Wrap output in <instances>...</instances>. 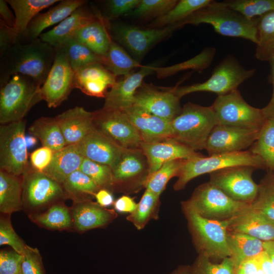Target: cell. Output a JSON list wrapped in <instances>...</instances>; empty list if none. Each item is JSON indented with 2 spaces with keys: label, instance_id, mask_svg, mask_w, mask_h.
<instances>
[{
  "label": "cell",
  "instance_id": "obj_10",
  "mask_svg": "<svg viewBox=\"0 0 274 274\" xmlns=\"http://www.w3.org/2000/svg\"><path fill=\"white\" fill-rule=\"evenodd\" d=\"M24 120L0 126L1 170L19 176L28 166Z\"/></svg>",
  "mask_w": 274,
  "mask_h": 274
},
{
  "label": "cell",
  "instance_id": "obj_22",
  "mask_svg": "<svg viewBox=\"0 0 274 274\" xmlns=\"http://www.w3.org/2000/svg\"><path fill=\"white\" fill-rule=\"evenodd\" d=\"M116 77L102 64L93 63L75 72V88L85 94L97 97H106L108 89L116 82Z\"/></svg>",
  "mask_w": 274,
  "mask_h": 274
},
{
  "label": "cell",
  "instance_id": "obj_45",
  "mask_svg": "<svg viewBox=\"0 0 274 274\" xmlns=\"http://www.w3.org/2000/svg\"><path fill=\"white\" fill-rule=\"evenodd\" d=\"M159 196L146 189L135 211L126 219L139 230L144 228L150 219L153 218L159 203Z\"/></svg>",
  "mask_w": 274,
  "mask_h": 274
},
{
  "label": "cell",
  "instance_id": "obj_8",
  "mask_svg": "<svg viewBox=\"0 0 274 274\" xmlns=\"http://www.w3.org/2000/svg\"><path fill=\"white\" fill-rule=\"evenodd\" d=\"M211 106L218 124L260 130L266 120L262 109L248 104L238 89L218 95Z\"/></svg>",
  "mask_w": 274,
  "mask_h": 274
},
{
  "label": "cell",
  "instance_id": "obj_31",
  "mask_svg": "<svg viewBox=\"0 0 274 274\" xmlns=\"http://www.w3.org/2000/svg\"><path fill=\"white\" fill-rule=\"evenodd\" d=\"M58 0H7L13 10L15 22L13 30L20 40L25 39L27 27L32 19L40 12Z\"/></svg>",
  "mask_w": 274,
  "mask_h": 274
},
{
  "label": "cell",
  "instance_id": "obj_27",
  "mask_svg": "<svg viewBox=\"0 0 274 274\" xmlns=\"http://www.w3.org/2000/svg\"><path fill=\"white\" fill-rule=\"evenodd\" d=\"M71 213L74 227L79 232L106 226L117 216L114 210L90 200L76 202Z\"/></svg>",
  "mask_w": 274,
  "mask_h": 274
},
{
  "label": "cell",
  "instance_id": "obj_53",
  "mask_svg": "<svg viewBox=\"0 0 274 274\" xmlns=\"http://www.w3.org/2000/svg\"><path fill=\"white\" fill-rule=\"evenodd\" d=\"M141 0H110L106 2V9L109 19L116 18L133 11Z\"/></svg>",
  "mask_w": 274,
  "mask_h": 274
},
{
  "label": "cell",
  "instance_id": "obj_57",
  "mask_svg": "<svg viewBox=\"0 0 274 274\" xmlns=\"http://www.w3.org/2000/svg\"><path fill=\"white\" fill-rule=\"evenodd\" d=\"M9 6L7 0H0V21L13 28L15 16Z\"/></svg>",
  "mask_w": 274,
  "mask_h": 274
},
{
  "label": "cell",
  "instance_id": "obj_54",
  "mask_svg": "<svg viewBox=\"0 0 274 274\" xmlns=\"http://www.w3.org/2000/svg\"><path fill=\"white\" fill-rule=\"evenodd\" d=\"M53 153L51 149L44 146L35 150L30 156L31 166L38 171L43 172L50 164Z\"/></svg>",
  "mask_w": 274,
  "mask_h": 274
},
{
  "label": "cell",
  "instance_id": "obj_60",
  "mask_svg": "<svg viewBox=\"0 0 274 274\" xmlns=\"http://www.w3.org/2000/svg\"><path fill=\"white\" fill-rule=\"evenodd\" d=\"M236 274H257V264L256 257L246 260L240 264Z\"/></svg>",
  "mask_w": 274,
  "mask_h": 274
},
{
  "label": "cell",
  "instance_id": "obj_59",
  "mask_svg": "<svg viewBox=\"0 0 274 274\" xmlns=\"http://www.w3.org/2000/svg\"><path fill=\"white\" fill-rule=\"evenodd\" d=\"M94 197L97 203L104 208L110 207L114 204V196L110 191L105 189H99Z\"/></svg>",
  "mask_w": 274,
  "mask_h": 274
},
{
  "label": "cell",
  "instance_id": "obj_48",
  "mask_svg": "<svg viewBox=\"0 0 274 274\" xmlns=\"http://www.w3.org/2000/svg\"><path fill=\"white\" fill-rule=\"evenodd\" d=\"M236 269L230 257L220 263H214L207 256L200 255L190 274H236Z\"/></svg>",
  "mask_w": 274,
  "mask_h": 274
},
{
  "label": "cell",
  "instance_id": "obj_37",
  "mask_svg": "<svg viewBox=\"0 0 274 274\" xmlns=\"http://www.w3.org/2000/svg\"><path fill=\"white\" fill-rule=\"evenodd\" d=\"M216 52V50L214 47H206L199 54L188 60L166 67L155 66L154 70L157 77L160 79L170 77L188 70L202 72L211 64Z\"/></svg>",
  "mask_w": 274,
  "mask_h": 274
},
{
  "label": "cell",
  "instance_id": "obj_13",
  "mask_svg": "<svg viewBox=\"0 0 274 274\" xmlns=\"http://www.w3.org/2000/svg\"><path fill=\"white\" fill-rule=\"evenodd\" d=\"M93 127L125 149L140 148L142 140L126 113L101 109L93 112Z\"/></svg>",
  "mask_w": 274,
  "mask_h": 274
},
{
  "label": "cell",
  "instance_id": "obj_29",
  "mask_svg": "<svg viewBox=\"0 0 274 274\" xmlns=\"http://www.w3.org/2000/svg\"><path fill=\"white\" fill-rule=\"evenodd\" d=\"M85 5L78 8L51 30L42 33L39 38L55 48L73 39L79 28L95 16L96 13H90Z\"/></svg>",
  "mask_w": 274,
  "mask_h": 274
},
{
  "label": "cell",
  "instance_id": "obj_28",
  "mask_svg": "<svg viewBox=\"0 0 274 274\" xmlns=\"http://www.w3.org/2000/svg\"><path fill=\"white\" fill-rule=\"evenodd\" d=\"M84 0H62L47 11L40 13L29 23L25 39L28 41L39 38L47 28L59 24L79 7L85 5Z\"/></svg>",
  "mask_w": 274,
  "mask_h": 274
},
{
  "label": "cell",
  "instance_id": "obj_3",
  "mask_svg": "<svg viewBox=\"0 0 274 274\" xmlns=\"http://www.w3.org/2000/svg\"><path fill=\"white\" fill-rule=\"evenodd\" d=\"M218 119L212 106L188 102L171 121V138L196 151L205 149L208 138Z\"/></svg>",
  "mask_w": 274,
  "mask_h": 274
},
{
  "label": "cell",
  "instance_id": "obj_44",
  "mask_svg": "<svg viewBox=\"0 0 274 274\" xmlns=\"http://www.w3.org/2000/svg\"><path fill=\"white\" fill-rule=\"evenodd\" d=\"M184 160L176 159L163 164L159 169L148 176L144 187L160 196L170 179L179 176Z\"/></svg>",
  "mask_w": 274,
  "mask_h": 274
},
{
  "label": "cell",
  "instance_id": "obj_16",
  "mask_svg": "<svg viewBox=\"0 0 274 274\" xmlns=\"http://www.w3.org/2000/svg\"><path fill=\"white\" fill-rule=\"evenodd\" d=\"M22 175V202L28 208L42 207L64 195L61 185L43 172L28 165Z\"/></svg>",
  "mask_w": 274,
  "mask_h": 274
},
{
  "label": "cell",
  "instance_id": "obj_21",
  "mask_svg": "<svg viewBox=\"0 0 274 274\" xmlns=\"http://www.w3.org/2000/svg\"><path fill=\"white\" fill-rule=\"evenodd\" d=\"M123 111L135 127L143 142L150 143L171 138V121L135 105Z\"/></svg>",
  "mask_w": 274,
  "mask_h": 274
},
{
  "label": "cell",
  "instance_id": "obj_25",
  "mask_svg": "<svg viewBox=\"0 0 274 274\" xmlns=\"http://www.w3.org/2000/svg\"><path fill=\"white\" fill-rule=\"evenodd\" d=\"M228 231L246 234L263 242L274 240V223L251 206L229 220Z\"/></svg>",
  "mask_w": 274,
  "mask_h": 274
},
{
  "label": "cell",
  "instance_id": "obj_20",
  "mask_svg": "<svg viewBox=\"0 0 274 274\" xmlns=\"http://www.w3.org/2000/svg\"><path fill=\"white\" fill-rule=\"evenodd\" d=\"M75 145L84 158L108 165L112 168L126 149L94 128Z\"/></svg>",
  "mask_w": 274,
  "mask_h": 274
},
{
  "label": "cell",
  "instance_id": "obj_63",
  "mask_svg": "<svg viewBox=\"0 0 274 274\" xmlns=\"http://www.w3.org/2000/svg\"><path fill=\"white\" fill-rule=\"evenodd\" d=\"M173 274H190V270L187 268H182L178 270Z\"/></svg>",
  "mask_w": 274,
  "mask_h": 274
},
{
  "label": "cell",
  "instance_id": "obj_42",
  "mask_svg": "<svg viewBox=\"0 0 274 274\" xmlns=\"http://www.w3.org/2000/svg\"><path fill=\"white\" fill-rule=\"evenodd\" d=\"M212 0H180L169 11L156 18L152 23L154 27L178 23L209 5Z\"/></svg>",
  "mask_w": 274,
  "mask_h": 274
},
{
  "label": "cell",
  "instance_id": "obj_36",
  "mask_svg": "<svg viewBox=\"0 0 274 274\" xmlns=\"http://www.w3.org/2000/svg\"><path fill=\"white\" fill-rule=\"evenodd\" d=\"M249 150L259 156L268 172L274 174V118H266L257 139Z\"/></svg>",
  "mask_w": 274,
  "mask_h": 274
},
{
  "label": "cell",
  "instance_id": "obj_56",
  "mask_svg": "<svg viewBox=\"0 0 274 274\" xmlns=\"http://www.w3.org/2000/svg\"><path fill=\"white\" fill-rule=\"evenodd\" d=\"M137 204L133 198L127 195H123L114 201L113 205L114 210L117 212L131 214L135 211Z\"/></svg>",
  "mask_w": 274,
  "mask_h": 274
},
{
  "label": "cell",
  "instance_id": "obj_9",
  "mask_svg": "<svg viewBox=\"0 0 274 274\" xmlns=\"http://www.w3.org/2000/svg\"><path fill=\"white\" fill-rule=\"evenodd\" d=\"M187 201L202 217L213 220H229L251 204L231 198L210 182L198 186Z\"/></svg>",
  "mask_w": 274,
  "mask_h": 274
},
{
  "label": "cell",
  "instance_id": "obj_4",
  "mask_svg": "<svg viewBox=\"0 0 274 274\" xmlns=\"http://www.w3.org/2000/svg\"><path fill=\"white\" fill-rule=\"evenodd\" d=\"M41 86L31 78L16 74L1 86L0 123L23 120L37 104L43 100Z\"/></svg>",
  "mask_w": 274,
  "mask_h": 274
},
{
  "label": "cell",
  "instance_id": "obj_1",
  "mask_svg": "<svg viewBox=\"0 0 274 274\" xmlns=\"http://www.w3.org/2000/svg\"><path fill=\"white\" fill-rule=\"evenodd\" d=\"M56 50L40 38L18 43L0 55L1 86L14 75L31 78L42 86L53 64Z\"/></svg>",
  "mask_w": 274,
  "mask_h": 274
},
{
  "label": "cell",
  "instance_id": "obj_38",
  "mask_svg": "<svg viewBox=\"0 0 274 274\" xmlns=\"http://www.w3.org/2000/svg\"><path fill=\"white\" fill-rule=\"evenodd\" d=\"M30 218L38 225L50 230L67 229L73 224L72 213L60 203L54 204L46 211L32 215Z\"/></svg>",
  "mask_w": 274,
  "mask_h": 274
},
{
  "label": "cell",
  "instance_id": "obj_61",
  "mask_svg": "<svg viewBox=\"0 0 274 274\" xmlns=\"http://www.w3.org/2000/svg\"><path fill=\"white\" fill-rule=\"evenodd\" d=\"M264 250L269 255L274 269V240L263 243Z\"/></svg>",
  "mask_w": 274,
  "mask_h": 274
},
{
  "label": "cell",
  "instance_id": "obj_12",
  "mask_svg": "<svg viewBox=\"0 0 274 274\" xmlns=\"http://www.w3.org/2000/svg\"><path fill=\"white\" fill-rule=\"evenodd\" d=\"M114 189L125 193L136 192L145 187L149 175V165L140 148L125 149L112 168Z\"/></svg>",
  "mask_w": 274,
  "mask_h": 274
},
{
  "label": "cell",
  "instance_id": "obj_52",
  "mask_svg": "<svg viewBox=\"0 0 274 274\" xmlns=\"http://www.w3.org/2000/svg\"><path fill=\"white\" fill-rule=\"evenodd\" d=\"M22 255L13 250L0 252V274H19L21 272Z\"/></svg>",
  "mask_w": 274,
  "mask_h": 274
},
{
  "label": "cell",
  "instance_id": "obj_55",
  "mask_svg": "<svg viewBox=\"0 0 274 274\" xmlns=\"http://www.w3.org/2000/svg\"><path fill=\"white\" fill-rule=\"evenodd\" d=\"M20 39L11 28L0 21V55L15 44L20 42Z\"/></svg>",
  "mask_w": 274,
  "mask_h": 274
},
{
  "label": "cell",
  "instance_id": "obj_2",
  "mask_svg": "<svg viewBox=\"0 0 274 274\" xmlns=\"http://www.w3.org/2000/svg\"><path fill=\"white\" fill-rule=\"evenodd\" d=\"M178 24L181 27L186 24H208L222 36L243 38L256 45L258 42L256 18H246L229 8L223 2L212 1Z\"/></svg>",
  "mask_w": 274,
  "mask_h": 274
},
{
  "label": "cell",
  "instance_id": "obj_19",
  "mask_svg": "<svg viewBox=\"0 0 274 274\" xmlns=\"http://www.w3.org/2000/svg\"><path fill=\"white\" fill-rule=\"evenodd\" d=\"M155 66L154 64L142 65L138 71L132 72L123 79L116 81L107 93L102 109L123 111L133 105L137 90L144 79L155 73Z\"/></svg>",
  "mask_w": 274,
  "mask_h": 274
},
{
  "label": "cell",
  "instance_id": "obj_33",
  "mask_svg": "<svg viewBox=\"0 0 274 274\" xmlns=\"http://www.w3.org/2000/svg\"><path fill=\"white\" fill-rule=\"evenodd\" d=\"M18 177L0 171V211L3 214L11 215L22 209V182Z\"/></svg>",
  "mask_w": 274,
  "mask_h": 274
},
{
  "label": "cell",
  "instance_id": "obj_5",
  "mask_svg": "<svg viewBox=\"0 0 274 274\" xmlns=\"http://www.w3.org/2000/svg\"><path fill=\"white\" fill-rule=\"evenodd\" d=\"M241 165L252 166L257 169H266L263 160L249 150L208 156L197 152L185 159L174 189L176 191L182 190L189 181L199 176L210 174L227 167Z\"/></svg>",
  "mask_w": 274,
  "mask_h": 274
},
{
  "label": "cell",
  "instance_id": "obj_6",
  "mask_svg": "<svg viewBox=\"0 0 274 274\" xmlns=\"http://www.w3.org/2000/svg\"><path fill=\"white\" fill-rule=\"evenodd\" d=\"M195 242L202 255L209 258L231 257L227 242L229 220L208 219L199 215L187 201L182 203Z\"/></svg>",
  "mask_w": 274,
  "mask_h": 274
},
{
  "label": "cell",
  "instance_id": "obj_40",
  "mask_svg": "<svg viewBox=\"0 0 274 274\" xmlns=\"http://www.w3.org/2000/svg\"><path fill=\"white\" fill-rule=\"evenodd\" d=\"M64 192L76 202L89 200L100 189L95 183L79 169L72 173L62 184Z\"/></svg>",
  "mask_w": 274,
  "mask_h": 274
},
{
  "label": "cell",
  "instance_id": "obj_34",
  "mask_svg": "<svg viewBox=\"0 0 274 274\" xmlns=\"http://www.w3.org/2000/svg\"><path fill=\"white\" fill-rule=\"evenodd\" d=\"M28 131L40 141L43 146L51 149L54 152L67 146L55 117H42L38 119Z\"/></svg>",
  "mask_w": 274,
  "mask_h": 274
},
{
  "label": "cell",
  "instance_id": "obj_32",
  "mask_svg": "<svg viewBox=\"0 0 274 274\" xmlns=\"http://www.w3.org/2000/svg\"><path fill=\"white\" fill-rule=\"evenodd\" d=\"M227 242L236 269L243 262L255 258L264 250V242L249 235L228 231Z\"/></svg>",
  "mask_w": 274,
  "mask_h": 274
},
{
  "label": "cell",
  "instance_id": "obj_14",
  "mask_svg": "<svg viewBox=\"0 0 274 274\" xmlns=\"http://www.w3.org/2000/svg\"><path fill=\"white\" fill-rule=\"evenodd\" d=\"M179 28L180 26L178 23L162 28L141 29L133 26L109 23L112 38L140 58L154 45L168 37Z\"/></svg>",
  "mask_w": 274,
  "mask_h": 274
},
{
  "label": "cell",
  "instance_id": "obj_30",
  "mask_svg": "<svg viewBox=\"0 0 274 274\" xmlns=\"http://www.w3.org/2000/svg\"><path fill=\"white\" fill-rule=\"evenodd\" d=\"M84 158L76 145H67L54 152L50 164L43 172L62 185L72 173L79 169Z\"/></svg>",
  "mask_w": 274,
  "mask_h": 274
},
{
  "label": "cell",
  "instance_id": "obj_47",
  "mask_svg": "<svg viewBox=\"0 0 274 274\" xmlns=\"http://www.w3.org/2000/svg\"><path fill=\"white\" fill-rule=\"evenodd\" d=\"M87 175L101 189H114L112 168L84 158L79 169Z\"/></svg>",
  "mask_w": 274,
  "mask_h": 274
},
{
  "label": "cell",
  "instance_id": "obj_64",
  "mask_svg": "<svg viewBox=\"0 0 274 274\" xmlns=\"http://www.w3.org/2000/svg\"><path fill=\"white\" fill-rule=\"evenodd\" d=\"M19 274H22V273L21 272H20V273H19Z\"/></svg>",
  "mask_w": 274,
  "mask_h": 274
},
{
  "label": "cell",
  "instance_id": "obj_46",
  "mask_svg": "<svg viewBox=\"0 0 274 274\" xmlns=\"http://www.w3.org/2000/svg\"><path fill=\"white\" fill-rule=\"evenodd\" d=\"M223 3L249 19L274 11V0H226Z\"/></svg>",
  "mask_w": 274,
  "mask_h": 274
},
{
  "label": "cell",
  "instance_id": "obj_18",
  "mask_svg": "<svg viewBox=\"0 0 274 274\" xmlns=\"http://www.w3.org/2000/svg\"><path fill=\"white\" fill-rule=\"evenodd\" d=\"M180 99L175 92L174 87L162 90L143 83L135 94L133 105L172 121L181 112Z\"/></svg>",
  "mask_w": 274,
  "mask_h": 274
},
{
  "label": "cell",
  "instance_id": "obj_7",
  "mask_svg": "<svg viewBox=\"0 0 274 274\" xmlns=\"http://www.w3.org/2000/svg\"><path fill=\"white\" fill-rule=\"evenodd\" d=\"M255 73V69L245 68L234 56L229 54L215 66L211 77L205 82L181 87L177 86L174 87V90L180 98L197 92L223 95L237 89L242 83L253 77Z\"/></svg>",
  "mask_w": 274,
  "mask_h": 274
},
{
  "label": "cell",
  "instance_id": "obj_50",
  "mask_svg": "<svg viewBox=\"0 0 274 274\" xmlns=\"http://www.w3.org/2000/svg\"><path fill=\"white\" fill-rule=\"evenodd\" d=\"M10 246L13 250L22 255L26 244L16 233L12 225L10 215L0 219V245Z\"/></svg>",
  "mask_w": 274,
  "mask_h": 274
},
{
  "label": "cell",
  "instance_id": "obj_35",
  "mask_svg": "<svg viewBox=\"0 0 274 274\" xmlns=\"http://www.w3.org/2000/svg\"><path fill=\"white\" fill-rule=\"evenodd\" d=\"M258 42L255 56L261 61H268L274 53V11L256 18Z\"/></svg>",
  "mask_w": 274,
  "mask_h": 274
},
{
  "label": "cell",
  "instance_id": "obj_24",
  "mask_svg": "<svg viewBox=\"0 0 274 274\" xmlns=\"http://www.w3.org/2000/svg\"><path fill=\"white\" fill-rule=\"evenodd\" d=\"M66 145L81 142L93 129V112L75 107L55 117Z\"/></svg>",
  "mask_w": 274,
  "mask_h": 274
},
{
  "label": "cell",
  "instance_id": "obj_39",
  "mask_svg": "<svg viewBox=\"0 0 274 274\" xmlns=\"http://www.w3.org/2000/svg\"><path fill=\"white\" fill-rule=\"evenodd\" d=\"M103 65L115 77L126 76L138 67L139 61L133 59L124 49L115 42H111L108 50L104 57Z\"/></svg>",
  "mask_w": 274,
  "mask_h": 274
},
{
  "label": "cell",
  "instance_id": "obj_26",
  "mask_svg": "<svg viewBox=\"0 0 274 274\" xmlns=\"http://www.w3.org/2000/svg\"><path fill=\"white\" fill-rule=\"evenodd\" d=\"M73 39L83 44L97 55L104 57L112 41L109 20L96 12L95 16L82 26Z\"/></svg>",
  "mask_w": 274,
  "mask_h": 274
},
{
  "label": "cell",
  "instance_id": "obj_43",
  "mask_svg": "<svg viewBox=\"0 0 274 274\" xmlns=\"http://www.w3.org/2000/svg\"><path fill=\"white\" fill-rule=\"evenodd\" d=\"M259 185L258 195L251 208L274 223V174L268 172Z\"/></svg>",
  "mask_w": 274,
  "mask_h": 274
},
{
  "label": "cell",
  "instance_id": "obj_11",
  "mask_svg": "<svg viewBox=\"0 0 274 274\" xmlns=\"http://www.w3.org/2000/svg\"><path fill=\"white\" fill-rule=\"evenodd\" d=\"M256 169L245 165L225 168L210 173L209 182L233 199L251 204L259 189L252 179Z\"/></svg>",
  "mask_w": 274,
  "mask_h": 274
},
{
  "label": "cell",
  "instance_id": "obj_41",
  "mask_svg": "<svg viewBox=\"0 0 274 274\" xmlns=\"http://www.w3.org/2000/svg\"><path fill=\"white\" fill-rule=\"evenodd\" d=\"M66 56L70 64L76 72L89 64L99 63L104 64V57L93 52L87 47L71 39L58 48Z\"/></svg>",
  "mask_w": 274,
  "mask_h": 274
},
{
  "label": "cell",
  "instance_id": "obj_15",
  "mask_svg": "<svg viewBox=\"0 0 274 274\" xmlns=\"http://www.w3.org/2000/svg\"><path fill=\"white\" fill-rule=\"evenodd\" d=\"M55 50L53 64L41 88L42 99L50 108L60 105L75 88V72L64 53Z\"/></svg>",
  "mask_w": 274,
  "mask_h": 274
},
{
  "label": "cell",
  "instance_id": "obj_62",
  "mask_svg": "<svg viewBox=\"0 0 274 274\" xmlns=\"http://www.w3.org/2000/svg\"><path fill=\"white\" fill-rule=\"evenodd\" d=\"M25 142L27 148H31L36 145L37 138L33 135L25 136Z\"/></svg>",
  "mask_w": 274,
  "mask_h": 274
},
{
  "label": "cell",
  "instance_id": "obj_23",
  "mask_svg": "<svg viewBox=\"0 0 274 274\" xmlns=\"http://www.w3.org/2000/svg\"><path fill=\"white\" fill-rule=\"evenodd\" d=\"M140 148L147 159L149 175L166 162L186 159L197 153L172 138L150 143L142 142Z\"/></svg>",
  "mask_w": 274,
  "mask_h": 274
},
{
  "label": "cell",
  "instance_id": "obj_58",
  "mask_svg": "<svg viewBox=\"0 0 274 274\" xmlns=\"http://www.w3.org/2000/svg\"><path fill=\"white\" fill-rule=\"evenodd\" d=\"M268 61L270 66V80L272 85L273 90L269 102L262 109L266 118H274V53Z\"/></svg>",
  "mask_w": 274,
  "mask_h": 274
},
{
  "label": "cell",
  "instance_id": "obj_17",
  "mask_svg": "<svg viewBox=\"0 0 274 274\" xmlns=\"http://www.w3.org/2000/svg\"><path fill=\"white\" fill-rule=\"evenodd\" d=\"M259 130L217 124L208 138L205 150L209 155L248 150L257 139Z\"/></svg>",
  "mask_w": 274,
  "mask_h": 274
},
{
  "label": "cell",
  "instance_id": "obj_51",
  "mask_svg": "<svg viewBox=\"0 0 274 274\" xmlns=\"http://www.w3.org/2000/svg\"><path fill=\"white\" fill-rule=\"evenodd\" d=\"M22 256V274H45L42 256L37 248L26 245Z\"/></svg>",
  "mask_w": 274,
  "mask_h": 274
},
{
  "label": "cell",
  "instance_id": "obj_49",
  "mask_svg": "<svg viewBox=\"0 0 274 274\" xmlns=\"http://www.w3.org/2000/svg\"><path fill=\"white\" fill-rule=\"evenodd\" d=\"M177 0H141L131 14L139 17H160L176 5Z\"/></svg>",
  "mask_w": 274,
  "mask_h": 274
}]
</instances>
